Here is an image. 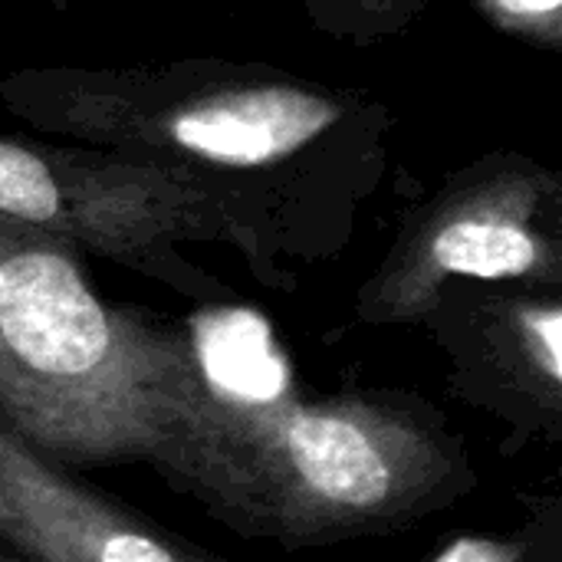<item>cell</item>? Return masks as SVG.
Masks as SVG:
<instances>
[{"mask_svg":"<svg viewBox=\"0 0 562 562\" xmlns=\"http://www.w3.org/2000/svg\"><path fill=\"white\" fill-rule=\"evenodd\" d=\"M0 109L33 132L175 168L207 191L270 283L280 257L339 250L379 191L395 112L303 72L175 59L0 76Z\"/></svg>","mask_w":562,"mask_h":562,"instance_id":"6da1fadb","label":"cell"},{"mask_svg":"<svg viewBox=\"0 0 562 562\" xmlns=\"http://www.w3.org/2000/svg\"><path fill=\"white\" fill-rule=\"evenodd\" d=\"M0 425L56 468L151 464L221 507L217 405L194 342L105 303L72 244L7 217Z\"/></svg>","mask_w":562,"mask_h":562,"instance_id":"7a4b0ae2","label":"cell"},{"mask_svg":"<svg viewBox=\"0 0 562 562\" xmlns=\"http://www.w3.org/2000/svg\"><path fill=\"white\" fill-rule=\"evenodd\" d=\"M224 494L217 514L283 547L402 530L471 491L464 448L415 398H244L207 375Z\"/></svg>","mask_w":562,"mask_h":562,"instance_id":"3957f363","label":"cell"},{"mask_svg":"<svg viewBox=\"0 0 562 562\" xmlns=\"http://www.w3.org/2000/svg\"><path fill=\"white\" fill-rule=\"evenodd\" d=\"M562 286V175L491 151L418 204L359 290L369 326H422L454 286Z\"/></svg>","mask_w":562,"mask_h":562,"instance_id":"277c9868","label":"cell"},{"mask_svg":"<svg viewBox=\"0 0 562 562\" xmlns=\"http://www.w3.org/2000/svg\"><path fill=\"white\" fill-rule=\"evenodd\" d=\"M0 217L184 290L198 270L181 260V244L244 254L227 211L181 171L13 132H0Z\"/></svg>","mask_w":562,"mask_h":562,"instance_id":"5b68a950","label":"cell"},{"mask_svg":"<svg viewBox=\"0 0 562 562\" xmlns=\"http://www.w3.org/2000/svg\"><path fill=\"white\" fill-rule=\"evenodd\" d=\"M451 349L464 392L524 431H562L560 290L445 293L425 319ZM481 405V408H484Z\"/></svg>","mask_w":562,"mask_h":562,"instance_id":"8992f818","label":"cell"},{"mask_svg":"<svg viewBox=\"0 0 562 562\" xmlns=\"http://www.w3.org/2000/svg\"><path fill=\"white\" fill-rule=\"evenodd\" d=\"M0 543L30 562H227L69 481L0 425Z\"/></svg>","mask_w":562,"mask_h":562,"instance_id":"52a82bcc","label":"cell"},{"mask_svg":"<svg viewBox=\"0 0 562 562\" xmlns=\"http://www.w3.org/2000/svg\"><path fill=\"white\" fill-rule=\"evenodd\" d=\"M471 7L497 33L562 53V0H471Z\"/></svg>","mask_w":562,"mask_h":562,"instance_id":"ba28073f","label":"cell"},{"mask_svg":"<svg viewBox=\"0 0 562 562\" xmlns=\"http://www.w3.org/2000/svg\"><path fill=\"white\" fill-rule=\"evenodd\" d=\"M412 3H415V0H359V7H362V10H366L369 16H375L379 23H385V20H402V16H408Z\"/></svg>","mask_w":562,"mask_h":562,"instance_id":"9c48e42d","label":"cell"},{"mask_svg":"<svg viewBox=\"0 0 562 562\" xmlns=\"http://www.w3.org/2000/svg\"><path fill=\"white\" fill-rule=\"evenodd\" d=\"M0 562H30V560H23L20 553H0Z\"/></svg>","mask_w":562,"mask_h":562,"instance_id":"30bf717a","label":"cell"}]
</instances>
